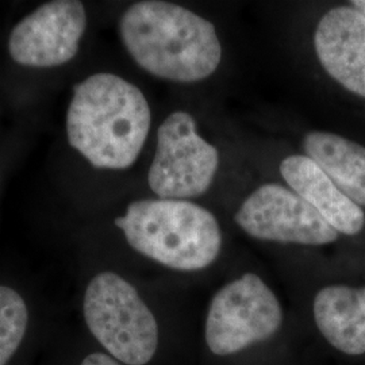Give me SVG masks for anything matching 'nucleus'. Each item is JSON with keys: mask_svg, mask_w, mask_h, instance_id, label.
<instances>
[{"mask_svg": "<svg viewBox=\"0 0 365 365\" xmlns=\"http://www.w3.org/2000/svg\"><path fill=\"white\" fill-rule=\"evenodd\" d=\"M152 122L143 91L114 73H95L73 90L69 144L95 168L126 170L138 158Z\"/></svg>", "mask_w": 365, "mask_h": 365, "instance_id": "obj_1", "label": "nucleus"}, {"mask_svg": "<svg viewBox=\"0 0 365 365\" xmlns=\"http://www.w3.org/2000/svg\"><path fill=\"white\" fill-rule=\"evenodd\" d=\"M119 34L133 60L156 78L194 83L211 76L221 64L214 25L179 4L134 3L120 16Z\"/></svg>", "mask_w": 365, "mask_h": 365, "instance_id": "obj_2", "label": "nucleus"}, {"mask_svg": "<svg viewBox=\"0 0 365 365\" xmlns=\"http://www.w3.org/2000/svg\"><path fill=\"white\" fill-rule=\"evenodd\" d=\"M131 248L176 271H200L217 260L222 247L220 223L196 203L143 199L115 220Z\"/></svg>", "mask_w": 365, "mask_h": 365, "instance_id": "obj_3", "label": "nucleus"}, {"mask_svg": "<svg viewBox=\"0 0 365 365\" xmlns=\"http://www.w3.org/2000/svg\"><path fill=\"white\" fill-rule=\"evenodd\" d=\"M83 314L92 336L119 363L145 365L153 359L158 346L156 318L122 276H93L86 288Z\"/></svg>", "mask_w": 365, "mask_h": 365, "instance_id": "obj_4", "label": "nucleus"}, {"mask_svg": "<svg viewBox=\"0 0 365 365\" xmlns=\"http://www.w3.org/2000/svg\"><path fill=\"white\" fill-rule=\"evenodd\" d=\"M283 322L280 302L257 274H245L211 300L205 337L210 351L229 356L271 339Z\"/></svg>", "mask_w": 365, "mask_h": 365, "instance_id": "obj_5", "label": "nucleus"}, {"mask_svg": "<svg viewBox=\"0 0 365 365\" xmlns=\"http://www.w3.org/2000/svg\"><path fill=\"white\" fill-rule=\"evenodd\" d=\"M220 167V152L196 130L195 119L175 111L157 130L156 155L148 182L160 199H188L205 194Z\"/></svg>", "mask_w": 365, "mask_h": 365, "instance_id": "obj_6", "label": "nucleus"}, {"mask_svg": "<svg viewBox=\"0 0 365 365\" xmlns=\"http://www.w3.org/2000/svg\"><path fill=\"white\" fill-rule=\"evenodd\" d=\"M235 220L247 235L264 241L325 245L339 238V232L306 200L276 182L264 184L250 194Z\"/></svg>", "mask_w": 365, "mask_h": 365, "instance_id": "obj_7", "label": "nucleus"}, {"mask_svg": "<svg viewBox=\"0 0 365 365\" xmlns=\"http://www.w3.org/2000/svg\"><path fill=\"white\" fill-rule=\"evenodd\" d=\"M86 26L87 13L81 1H49L14 27L9 37V52L19 66H63L78 54Z\"/></svg>", "mask_w": 365, "mask_h": 365, "instance_id": "obj_8", "label": "nucleus"}, {"mask_svg": "<svg viewBox=\"0 0 365 365\" xmlns=\"http://www.w3.org/2000/svg\"><path fill=\"white\" fill-rule=\"evenodd\" d=\"M321 66L344 88L365 99V16L349 6L327 11L314 34Z\"/></svg>", "mask_w": 365, "mask_h": 365, "instance_id": "obj_9", "label": "nucleus"}, {"mask_svg": "<svg viewBox=\"0 0 365 365\" xmlns=\"http://www.w3.org/2000/svg\"><path fill=\"white\" fill-rule=\"evenodd\" d=\"M288 187L306 200L339 233L354 235L363 230L364 211L329 179L312 158L288 156L280 164Z\"/></svg>", "mask_w": 365, "mask_h": 365, "instance_id": "obj_10", "label": "nucleus"}, {"mask_svg": "<svg viewBox=\"0 0 365 365\" xmlns=\"http://www.w3.org/2000/svg\"><path fill=\"white\" fill-rule=\"evenodd\" d=\"M314 318L336 349L352 356L365 353V287L322 288L314 299Z\"/></svg>", "mask_w": 365, "mask_h": 365, "instance_id": "obj_11", "label": "nucleus"}, {"mask_svg": "<svg viewBox=\"0 0 365 365\" xmlns=\"http://www.w3.org/2000/svg\"><path fill=\"white\" fill-rule=\"evenodd\" d=\"M302 146L342 194L365 206V146L329 131L307 133Z\"/></svg>", "mask_w": 365, "mask_h": 365, "instance_id": "obj_12", "label": "nucleus"}, {"mask_svg": "<svg viewBox=\"0 0 365 365\" xmlns=\"http://www.w3.org/2000/svg\"><path fill=\"white\" fill-rule=\"evenodd\" d=\"M29 327V309L19 292L0 286V365H7L22 345Z\"/></svg>", "mask_w": 365, "mask_h": 365, "instance_id": "obj_13", "label": "nucleus"}, {"mask_svg": "<svg viewBox=\"0 0 365 365\" xmlns=\"http://www.w3.org/2000/svg\"><path fill=\"white\" fill-rule=\"evenodd\" d=\"M80 365H120V363L117 361L115 359H113L110 354L91 353L87 357H84V360L81 361Z\"/></svg>", "mask_w": 365, "mask_h": 365, "instance_id": "obj_14", "label": "nucleus"}, {"mask_svg": "<svg viewBox=\"0 0 365 365\" xmlns=\"http://www.w3.org/2000/svg\"><path fill=\"white\" fill-rule=\"evenodd\" d=\"M351 4L353 9H356L359 13L363 14L365 16V0H354Z\"/></svg>", "mask_w": 365, "mask_h": 365, "instance_id": "obj_15", "label": "nucleus"}]
</instances>
